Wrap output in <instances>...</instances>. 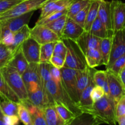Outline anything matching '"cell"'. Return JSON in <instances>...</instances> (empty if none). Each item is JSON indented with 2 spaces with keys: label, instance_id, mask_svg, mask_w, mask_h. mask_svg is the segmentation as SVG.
<instances>
[{
  "label": "cell",
  "instance_id": "1",
  "mask_svg": "<svg viewBox=\"0 0 125 125\" xmlns=\"http://www.w3.org/2000/svg\"><path fill=\"white\" fill-rule=\"evenodd\" d=\"M116 103L109 95L105 94L94 103L91 109L86 114L92 115L100 124L116 125Z\"/></svg>",
  "mask_w": 125,
  "mask_h": 125
},
{
  "label": "cell",
  "instance_id": "2",
  "mask_svg": "<svg viewBox=\"0 0 125 125\" xmlns=\"http://www.w3.org/2000/svg\"><path fill=\"white\" fill-rule=\"evenodd\" d=\"M49 98L52 104L55 103L62 104L71 110L76 116L82 114L77 105L72 101L61 83L55 82L50 80L45 85Z\"/></svg>",
  "mask_w": 125,
  "mask_h": 125
},
{
  "label": "cell",
  "instance_id": "3",
  "mask_svg": "<svg viewBox=\"0 0 125 125\" xmlns=\"http://www.w3.org/2000/svg\"><path fill=\"white\" fill-rule=\"evenodd\" d=\"M8 85L19 98L21 103L28 101V92L21 74L15 69L7 66L0 70Z\"/></svg>",
  "mask_w": 125,
  "mask_h": 125
},
{
  "label": "cell",
  "instance_id": "4",
  "mask_svg": "<svg viewBox=\"0 0 125 125\" xmlns=\"http://www.w3.org/2000/svg\"><path fill=\"white\" fill-rule=\"evenodd\" d=\"M67 49L64 67L75 70H83L88 66L85 55L76 42L69 39H61Z\"/></svg>",
  "mask_w": 125,
  "mask_h": 125
},
{
  "label": "cell",
  "instance_id": "5",
  "mask_svg": "<svg viewBox=\"0 0 125 125\" xmlns=\"http://www.w3.org/2000/svg\"><path fill=\"white\" fill-rule=\"evenodd\" d=\"M49 0H23L9 10L0 14V21L12 19L41 9Z\"/></svg>",
  "mask_w": 125,
  "mask_h": 125
},
{
  "label": "cell",
  "instance_id": "6",
  "mask_svg": "<svg viewBox=\"0 0 125 125\" xmlns=\"http://www.w3.org/2000/svg\"><path fill=\"white\" fill-rule=\"evenodd\" d=\"M61 84L73 102L77 105L79 96L77 91V77L79 70L63 67L60 69Z\"/></svg>",
  "mask_w": 125,
  "mask_h": 125
},
{
  "label": "cell",
  "instance_id": "7",
  "mask_svg": "<svg viewBox=\"0 0 125 125\" xmlns=\"http://www.w3.org/2000/svg\"><path fill=\"white\" fill-rule=\"evenodd\" d=\"M39 63L29 64L26 70L21 75L28 93L35 91L40 86H42L39 74Z\"/></svg>",
  "mask_w": 125,
  "mask_h": 125
},
{
  "label": "cell",
  "instance_id": "8",
  "mask_svg": "<svg viewBox=\"0 0 125 125\" xmlns=\"http://www.w3.org/2000/svg\"><path fill=\"white\" fill-rule=\"evenodd\" d=\"M110 11L114 32L125 30V3L120 0H112Z\"/></svg>",
  "mask_w": 125,
  "mask_h": 125
},
{
  "label": "cell",
  "instance_id": "9",
  "mask_svg": "<svg viewBox=\"0 0 125 125\" xmlns=\"http://www.w3.org/2000/svg\"><path fill=\"white\" fill-rule=\"evenodd\" d=\"M124 54H125V30H122L114 32L110 58L107 66L105 67L106 70L119 57Z\"/></svg>",
  "mask_w": 125,
  "mask_h": 125
},
{
  "label": "cell",
  "instance_id": "10",
  "mask_svg": "<svg viewBox=\"0 0 125 125\" xmlns=\"http://www.w3.org/2000/svg\"><path fill=\"white\" fill-rule=\"evenodd\" d=\"M30 38H33L40 45L57 42L61 40L60 37L44 25H36L30 31Z\"/></svg>",
  "mask_w": 125,
  "mask_h": 125
},
{
  "label": "cell",
  "instance_id": "11",
  "mask_svg": "<svg viewBox=\"0 0 125 125\" xmlns=\"http://www.w3.org/2000/svg\"><path fill=\"white\" fill-rule=\"evenodd\" d=\"M20 49L29 64L40 63L41 45L33 38L26 39L21 44Z\"/></svg>",
  "mask_w": 125,
  "mask_h": 125
},
{
  "label": "cell",
  "instance_id": "12",
  "mask_svg": "<svg viewBox=\"0 0 125 125\" xmlns=\"http://www.w3.org/2000/svg\"><path fill=\"white\" fill-rule=\"evenodd\" d=\"M106 72L109 84V96L117 103L123 96H125V86L119 76L110 72Z\"/></svg>",
  "mask_w": 125,
  "mask_h": 125
},
{
  "label": "cell",
  "instance_id": "13",
  "mask_svg": "<svg viewBox=\"0 0 125 125\" xmlns=\"http://www.w3.org/2000/svg\"><path fill=\"white\" fill-rule=\"evenodd\" d=\"M73 0H49L41 8V12L38 20L58 12L68 9Z\"/></svg>",
  "mask_w": 125,
  "mask_h": 125
},
{
  "label": "cell",
  "instance_id": "14",
  "mask_svg": "<svg viewBox=\"0 0 125 125\" xmlns=\"http://www.w3.org/2000/svg\"><path fill=\"white\" fill-rule=\"evenodd\" d=\"M33 13L34 12H31L17 17L0 21V27L8 29L13 33H16L25 25H28Z\"/></svg>",
  "mask_w": 125,
  "mask_h": 125
},
{
  "label": "cell",
  "instance_id": "15",
  "mask_svg": "<svg viewBox=\"0 0 125 125\" xmlns=\"http://www.w3.org/2000/svg\"><path fill=\"white\" fill-rule=\"evenodd\" d=\"M85 30L73 19L68 17L61 33V39H69L75 42L83 34Z\"/></svg>",
  "mask_w": 125,
  "mask_h": 125
},
{
  "label": "cell",
  "instance_id": "16",
  "mask_svg": "<svg viewBox=\"0 0 125 125\" xmlns=\"http://www.w3.org/2000/svg\"><path fill=\"white\" fill-rule=\"evenodd\" d=\"M96 71V70L94 68L92 73H91V76H90L88 85H87V86L85 88V90L82 91V93L80 94L77 106L82 113L87 112L89 110L91 109L94 104L91 98V93L92 89L96 85L93 80V74Z\"/></svg>",
  "mask_w": 125,
  "mask_h": 125
},
{
  "label": "cell",
  "instance_id": "17",
  "mask_svg": "<svg viewBox=\"0 0 125 125\" xmlns=\"http://www.w3.org/2000/svg\"><path fill=\"white\" fill-rule=\"evenodd\" d=\"M101 41V39L94 36L90 32L85 31L75 42L85 55L86 52L90 49H99Z\"/></svg>",
  "mask_w": 125,
  "mask_h": 125
},
{
  "label": "cell",
  "instance_id": "18",
  "mask_svg": "<svg viewBox=\"0 0 125 125\" xmlns=\"http://www.w3.org/2000/svg\"><path fill=\"white\" fill-rule=\"evenodd\" d=\"M28 96L29 101L31 104L41 110L49 104H52L46 88H43L42 86H40L35 91L28 93Z\"/></svg>",
  "mask_w": 125,
  "mask_h": 125
},
{
  "label": "cell",
  "instance_id": "19",
  "mask_svg": "<svg viewBox=\"0 0 125 125\" xmlns=\"http://www.w3.org/2000/svg\"><path fill=\"white\" fill-rule=\"evenodd\" d=\"M98 17L109 31L114 33L112 23L110 1H107L105 0H101Z\"/></svg>",
  "mask_w": 125,
  "mask_h": 125
},
{
  "label": "cell",
  "instance_id": "20",
  "mask_svg": "<svg viewBox=\"0 0 125 125\" xmlns=\"http://www.w3.org/2000/svg\"><path fill=\"white\" fill-rule=\"evenodd\" d=\"M42 112L47 125H66L58 114L54 104L44 107Z\"/></svg>",
  "mask_w": 125,
  "mask_h": 125
},
{
  "label": "cell",
  "instance_id": "21",
  "mask_svg": "<svg viewBox=\"0 0 125 125\" xmlns=\"http://www.w3.org/2000/svg\"><path fill=\"white\" fill-rule=\"evenodd\" d=\"M30 31L31 28L28 25H26L21 28L20 30L14 33V42L11 46L9 47L14 54L20 49L21 44L27 39L30 38Z\"/></svg>",
  "mask_w": 125,
  "mask_h": 125
},
{
  "label": "cell",
  "instance_id": "22",
  "mask_svg": "<svg viewBox=\"0 0 125 125\" xmlns=\"http://www.w3.org/2000/svg\"><path fill=\"white\" fill-rule=\"evenodd\" d=\"M8 66H10L16 69L21 75H22L26 70L29 66V63L25 58L21 49H19L14 54V56Z\"/></svg>",
  "mask_w": 125,
  "mask_h": 125
},
{
  "label": "cell",
  "instance_id": "23",
  "mask_svg": "<svg viewBox=\"0 0 125 125\" xmlns=\"http://www.w3.org/2000/svg\"><path fill=\"white\" fill-rule=\"evenodd\" d=\"M21 104L25 105L30 112L33 120V125H47L42 110L34 106L29 100Z\"/></svg>",
  "mask_w": 125,
  "mask_h": 125
},
{
  "label": "cell",
  "instance_id": "24",
  "mask_svg": "<svg viewBox=\"0 0 125 125\" xmlns=\"http://www.w3.org/2000/svg\"><path fill=\"white\" fill-rule=\"evenodd\" d=\"M89 32L94 36L98 37L101 39L107 38H112L114 34V33L110 32L106 28L98 17H97L93 23Z\"/></svg>",
  "mask_w": 125,
  "mask_h": 125
},
{
  "label": "cell",
  "instance_id": "25",
  "mask_svg": "<svg viewBox=\"0 0 125 125\" xmlns=\"http://www.w3.org/2000/svg\"><path fill=\"white\" fill-rule=\"evenodd\" d=\"M93 69L94 68H90L87 66L85 69L79 71L77 77V91L79 94V99L82 91L88 85L90 76Z\"/></svg>",
  "mask_w": 125,
  "mask_h": 125
},
{
  "label": "cell",
  "instance_id": "26",
  "mask_svg": "<svg viewBox=\"0 0 125 125\" xmlns=\"http://www.w3.org/2000/svg\"><path fill=\"white\" fill-rule=\"evenodd\" d=\"M87 66L90 68H94L103 64V60L99 49H90L85 54Z\"/></svg>",
  "mask_w": 125,
  "mask_h": 125
},
{
  "label": "cell",
  "instance_id": "27",
  "mask_svg": "<svg viewBox=\"0 0 125 125\" xmlns=\"http://www.w3.org/2000/svg\"><path fill=\"white\" fill-rule=\"evenodd\" d=\"M100 2L101 0H91L90 9L88 12L87 17L84 26V30L85 31H90L93 23L98 17Z\"/></svg>",
  "mask_w": 125,
  "mask_h": 125
},
{
  "label": "cell",
  "instance_id": "28",
  "mask_svg": "<svg viewBox=\"0 0 125 125\" xmlns=\"http://www.w3.org/2000/svg\"><path fill=\"white\" fill-rule=\"evenodd\" d=\"M0 96L16 103H21L19 98L11 90L0 73Z\"/></svg>",
  "mask_w": 125,
  "mask_h": 125
},
{
  "label": "cell",
  "instance_id": "29",
  "mask_svg": "<svg viewBox=\"0 0 125 125\" xmlns=\"http://www.w3.org/2000/svg\"><path fill=\"white\" fill-rule=\"evenodd\" d=\"M18 108L19 103L0 98V109L3 115H18Z\"/></svg>",
  "mask_w": 125,
  "mask_h": 125
},
{
  "label": "cell",
  "instance_id": "30",
  "mask_svg": "<svg viewBox=\"0 0 125 125\" xmlns=\"http://www.w3.org/2000/svg\"><path fill=\"white\" fill-rule=\"evenodd\" d=\"M112 44V38H107L102 39L99 44V50L102 55L103 60V64L107 66L110 58L111 52Z\"/></svg>",
  "mask_w": 125,
  "mask_h": 125
},
{
  "label": "cell",
  "instance_id": "31",
  "mask_svg": "<svg viewBox=\"0 0 125 125\" xmlns=\"http://www.w3.org/2000/svg\"><path fill=\"white\" fill-rule=\"evenodd\" d=\"M54 105H55V109H56L58 115H60L61 119L64 121V123L66 124V125H69V124L71 123L73 120L77 116L71 110H70L66 107L64 106L62 104L55 103Z\"/></svg>",
  "mask_w": 125,
  "mask_h": 125
},
{
  "label": "cell",
  "instance_id": "32",
  "mask_svg": "<svg viewBox=\"0 0 125 125\" xmlns=\"http://www.w3.org/2000/svg\"><path fill=\"white\" fill-rule=\"evenodd\" d=\"M93 80L96 85L104 89L105 94L109 95V84L106 71H96L93 74Z\"/></svg>",
  "mask_w": 125,
  "mask_h": 125
},
{
  "label": "cell",
  "instance_id": "33",
  "mask_svg": "<svg viewBox=\"0 0 125 125\" xmlns=\"http://www.w3.org/2000/svg\"><path fill=\"white\" fill-rule=\"evenodd\" d=\"M90 1L91 0H73L67 9V15L68 17H74L77 14L86 8L90 4Z\"/></svg>",
  "mask_w": 125,
  "mask_h": 125
},
{
  "label": "cell",
  "instance_id": "34",
  "mask_svg": "<svg viewBox=\"0 0 125 125\" xmlns=\"http://www.w3.org/2000/svg\"><path fill=\"white\" fill-rule=\"evenodd\" d=\"M14 56V53L8 46L0 42V70L9 64Z\"/></svg>",
  "mask_w": 125,
  "mask_h": 125
},
{
  "label": "cell",
  "instance_id": "35",
  "mask_svg": "<svg viewBox=\"0 0 125 125\" xmlns=\"http://www.w3.org/2000/svg\"><path fill=\"white\" fill-rule=\"evenodd\" d=\"M67 19H68V15H67V14H65V15L60 17V18H58L56 20H54V21H52L50 23H49L44 25V26H46L48 28L53 31L54 33H56L61 39V33H62V30L64 27Z\"/></svg>",
  "mask_w": 125,
  "mask_h": 125
},
{
  "label": "cell",
  "instance_id": "36",
  "mask_svg": "<svg viewBox=\"0 0 125 125\" xmlns=\"http://www.w3.org/2000/svg\"><path fill=\"white\" fill-rule=\"evenodd\" d=\"M56 42H53L41 45L40 62H50V59L53 54Z\"/></svg>",
  "mask_w": 125,
  "mask_h": 125
},
{
  "label": "cell",
  "instance_id": "37",
  "mask_svg": "<svg viewBox=\"0 0 125 125\" xmlns=\"http://www.w3.org/2000/svg\"><path fill=\"white\" fill-rule=\"evenodd\" d=\"M101 125L98 120L92 115L86 113H82L78 115L73 122L69 125Z\"/></svg>",
  "mask_w": 125,
  "mask_h": 125
},
{
  "label": "cell",
  "instance_id": "38",
  "mask_svg": "<svg viewBox=\"0 0 125 125\" xmlns=\"http://www.w3.org/2000/svg\"><path fill=\"white\" fill-rule=\"evenodd\" d=\"M50 62H40L39 64V74L41 79L42 85L45 88V85L49 80H52L51 74L50 72Z\"/></svg>",
  "mask_w": 125,
  "mask_h": 125
},
{
  "label": "cell",
  "instance_id": "39",
  "mask_svg": "<svg viewBox=\"0 0 125 125\" xmlns=\"http://www.w3.org/2000/svg\"><path fill=\"white\" fill-rule=\"evenodd\" d=\"M18 116L24 125H33V120L30 112L21 103H19Z\"/></svg>",
  "mask_w": 125,
  "mask_h": 125
},
{
  "label": "cell",
  "instance_id": "40",
  "mask_svg": "<svg viewBox=\"0 0 125 125\" xmlns=\"http://www.w3.org/2000/svg\"><path fill=\"white\" fill-rule=\"evenodd\" d=\"M125 66V54L119 57L115 62L112 64V65L106 71L110 72L112 74L118 76L121 69Z\"/></svg>",
  "mask_w": 125,
  "mask_h": 125
},
{
  "label": "cell",
  "instance_id": "41",
  "mask_svg": "<svg viewBox=\"0 0 125 125\" xmlns=\"http://www.w3.org/2000/svg\"><path fill=\"white\" fill-rule=\"evenodd\" d=\"M65 14H67V9L66 10H62V11L53 13V14H50V15H48V16L44 18V19H41V20H38V21L36 22V25H45L47 23H50L52 22V21H54V20H56V19H58V18H60V17L65 15Z\"/></svg>",
  "mask_w": 125,
  "mask_h": 125
},
{
  "label": "cell",
  "instance_id": "42",
  "mask_svg": "<svg viewBox=\"0 0 125 125\" xmlns=\"http://www.w3.org/2000/svg\"><path fill=\"white\" fill-rule=\"evenodd\" d=\"M67 49L65 44L62 40H60L56 42L54 48L53 54L54 56H57L65 60L66 56Z\"/></svg>",
  "mask_w": 125,
  "mask_h": 125
},
{
  "label": "cell",
  "instance_id": "43",
  "mask_svg": "<svg viewBox=\"0 0 125 125\" xmlns=\"http://www.w3.org/2000/svg\"><path fill=\"white\" fill-rule=\"evenodd\" d=\"M90 3L86 8H85L83 10H82L81 11L79 12L78 13V14H77L74 17L71 18V19H73L77 23H78L79 25L82 26L83 28L84 26H85V21H86V17H87L88 12L89 9H90Z\"/></svg>",
  "mask_w": 125,
  "mask_h": 125
},
{
  "label": "cell",
  "instance_id": "44",
  "mask_svg": "<svg viewBox=\"0 0 125 125\" xmlns=\"http://www.w3.org/2000/svg\"><path fill=\"white\" fill-rule=\"evenodd\" d=\"M23 0H0V14L5 12Z\"/></svg>",
  "mask_w": 125,
  "mask_h": 125
},
{
  "label": "cell",
  "instance_id": "45",
  "mask_svg": "<svg viewBox=\"0 0 125 125\" xmlns=\"http://www.w3.org/2000/svg\"><path fill=\"white\" fill-rule=\"evenodd\" d=\"M104 95H105V93H104V89L98 85H95L91 90V98L93 103H96L101 99Z\"/></svg>",
  "mask_w": 125,
  "mask_h": 125
},
{
  "label": "cell",
  "instance_id": "46",
  "mask_svg": "<svg viewBox=\"0 0 125 125\" xmlns=\"http://www.w3.org/2000/svg\"><path fill=\"white\" fill-rule=\"evenodd\" d=\"M2 120L6 125H18L20 121L18 115H3Z\"/></svg>",
  "mask_w": 125,
  "mask_h": 125
},
{
  "label": "cell",
  "instance_id": "47",
  "mask_svg": "<svg viewBox=\"0 0 125 125\" xmlns=\"http://www.w3.org/2000/svg\"><path fill=\"white\" fill-rule=\"evenodd\" d=\"M116 118L125 115V96H123L116 103Z\"/></svg>",
  "mask_w": 125,
  "mask_h": 125
},
{
  "label": "cell",
  "instance_id": "48",
  "mask_svg": "<svg viewBox=\"0 0 125 125\" xmlns=\"http://www.w3.org/2000/svg\"><path fill=\"white\" fill-rule=\"evenodd\" d=\"M50 74H51L52 80H53L58 83L61 82V71H60V69L53 66L51 64L50 68Z\"/></svg>",
  "mask_w": 125,
  "mask_h": 125
},
{
  "label": "cell",
  "instance_id": "49",
  "mask_svg": "<svg viewBox=\"0 0 125 125\" xmlns=\"http://www.w3.org/2000/svg\"><path fill=\"white\" fill-rule=\"evenodd\" d=\"M64 61H65V60H63V59L57 56L53 55L50 60V63L53 66L60 69L64 67Z\"/></svg>",
  "mask_w": 125,
  "mask_h": 125
},
{
  "label": "cell",
  "instance_id": "50",
  "mask_svg": "<svg viewBox=\"0 0 125 125\" xmlns=\"http://www.w3.org/2000/svg\"><path fill=\"white\" fill-rule=\"evenodd\" d=\"M119 77L121 79V82L123 83V85L125 86V66L121 69V71H120V74H119Z\"/></svg>",
  "mask_w": 125,
  "mask_h": 125
},
{
  "label": "cell",
  "instance_id": "51",
  "mask_svg": "<svg viewBox=\"0 0 125 125\" xmlns=\"http://www.w3.org/2000/svg\"><path fill=\"white\" fill-rule=\"evenodd\" d=\"M116 121L119 125H125V115L117 117Z\"/></svg>",
  "mask_w": 125,
  "mask_h": 125
},
{
  "label": "cell",
  "instance_id": "52",
  "mask_svg": "<svg viewBox=\"0 0 125 125\" xmlns=\"http://www.w3.org/2000/svg\"><path fill=\"white\" fill-rule=\"evenodd\" d=\"M0 125H6L2 119H0Z\"/></svg>",
  "mask_w": 125,
  "mask_h": 125
},
{
  "label": "cell",
  "instance_id": "53",
  "mask_svg": "<svg viewBox=\"0 0 125 125\" xmlns=\"http://www.w3.org/2000/svg\"><path fill=\"white\" fill-rule=\"evenodd\" d=\"M0 98H1V97H0ZM3 115L2 114L1 112V109H0V119H2V118H3Z\"/></svg>",
  "mask_w": 125,
  "mask_h": 125
}]
</instances>
